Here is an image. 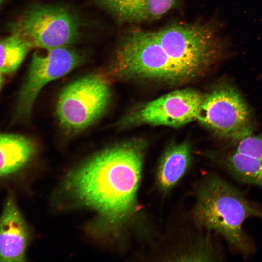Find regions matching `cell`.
Listing matches in <instances>:
<instances>
[{
	"instance_id": "12",
	"label": "cell",
	"mask_w": 262,
	"mask_h": 262,
	"mask_svg": "<svg viewBox=\"0 0 262 262\" xmlns=\"http://www.w3.org/2000/svg\"><path fill=\"white\" fill-rule=\"evenodd\" d=\"M190 148L186 143L169 147L162 156L157 171V184L164 192L170 190L180 180L189 166Z\"/></svg>"
},
{
	"instance_id": "10",
	"label": "cell",
	"mask_w": 262,
	"mask_h": 262,
	"mask_svg": "<svg viewBox=\"0 0 262 262\" xmlns=\"http://www.w3.org/2000/svg\"><path fill=\"white\" fill-rule=\"evenodd\" d=\"M117 21L139 23L158 19L174 8L180 0H93Z\"/></svg>"
},
{
	"instance_id": "13",
	"label": "cell",
	"mask_w": 262,
	"mask_h": 262,
	"mask_svg": "<svg viewBox=\"0 0 262 262\" xmlns=\"http://www.w3.org/2000/svg\"><path fill=\"white\" fill-rule=\"evenodd\" d=\"M219 162L223 169L239 182L262 189V160L232 150L224 155Z\"/></svg>"
},
{
	"instance_id": "11",
	"label": "cell",
	"mask_w": 262,
	"mask_h": 262,
	"mask_svg": "<svg viewBox=\"0 0 262 262\" xmlns=\"http://www.w3.org/2000/svg\"><path fill=\"white\" fill-rule=\"evenodd\" d=\"M34 151L33 141L24 136L0 134V178L10 177L20 171Z\"/></svg>"
},
{
	"instance_id": "6",
	"label": "cell",
	"mask_w": 262,
	"mask_h": 262,
	"mask_svg": "<svg viewBox=\"0 0 262 262\" xmlns=\"http://www.w3.org/2000/svg\"><path fill=\"white\" fill-rule=\"evenodd\" d=\"M251 118L239 91L222 83L204 96L197 119L219 136L238 141L252 134Z\"/></svg>"
},
{
	"instance_id": "9",
	"label": "cell",
	"mask_w": 262,
	"mask_h": 262,
	"mask_svg": "<svg viewBox=\"0 0 262 262\" xmlns=\"http://www.w3.org/2000/svg\"><path fill=\"white\" fill-rule=\"evenodd\" d=\"M28 228L14 196H7L0 216V262H24Z\"/></svg>"
},
{
	"instance_id": "2",
	"label": "cell",
	"mask_w": 262,
	"mask_h": 262,
	"mask_svg": "<svg viewBox=\"0 0 262 262\" xmlns=\"http://www.w3.org/2000/svg\"><path fill=\"white\" fill-rule=\"evenodd\" d=\"M193 214L199 227L221 236L231 250L244 258L253 253L243 224L249 217L262 220V211L234 186L218 177H207L198 188Z\"/></svg>"
},
{
	"instance_id": "4",
	"label": "cell",
	"mask_w": 262,
	"mask_h": 262,
	"mask_svg": "<svg viewBox=\"0 0 262 262\" xmlns=\"http://www.w3.org/2000/svg\"><path fill=\"white\" fill-rule=\"evenodd\" d=\"M111 97L110 79L104 73L83 76L66 86L56 103V115L66 131L79 132L105 112Z\"/></svg>"
},
{
	"instance_id": "14",
	"label": "cell",
	"mask_w": 262,
	"mask_h": 262,
	"mask_svg": "<svg viewBox=\"0 0 262 262\" xmlns=\"http://www.w3.org/2000/svg\"><path fill=\"white\" fill-rule=\"evenodd\" d=\"M31 49L29 44L15 32L0 40V73L9 74L16 71Z\"/></svg>"
},
{
	"instance_id": "5",
	"label": "cell",
	"mask_w": 262,
	"mask_h": 262,
	"mask_svg": "<svg viewBox=\"0 0 262 262\" xmlns=\"http://www.w3.org/2000/svg\"><path fill=\"white\" fill-rule=\"evenodd\" d=\"M78 18L64 6L40 4L26 10L14 24L12 32L22 37L32 48L70 47L78 39Z\"/></svg>"
},
{
	"instance_id": "17",
	"label": "cell",
	"mask_w": 262,
	"mask_h": 262,
	"mask_svg": "<svg viewBox=\"0 0 262 262\" xmlns=\"http://www.w3.org/2000/svg\"><path fill=\"white\" fill-rule=\"evenodd\" d=\"M6 0H0V5L3 2H5Z\"/></svg>"
},
{
	"instance_id": "15",
	"label": "cell",
	"mask_w": 262,
	"mask_h": 262,
	"mask_svg": "<svg viewBox=\"0 0 262 262\" xmlns=\"http://www.w3.org/2000/svg\"><path fill=\"white\" fill-rule=\"evenodd\" d=\"M233 151L250 157L262 160V133L247 136L237 142Z\"/></svg>"
},
{
	"instance_id": "7",
	"label": "cell",
	"mask_w": 262,
	"mask_h": 262,
	"mask_svg": "<svg viewBox=\"0 0 262 262\" xmlns=\"http://www.w3.org/2000/svg\"><path fill=\"white\" fill-rule=\"evenodd\" d=\"M84 60L83 56L71 47L38 49L33 55L19 92L18 115L22 117L28 116L43 87L79 67Z\"/></svg>"
},
{
	"instance_id": "1",
	"label": "cell",
	"mask_w": 262,
	"mask_h": 262,
	"mask_svg": "<svg viewBox=\"0 0 262 262\" xmlns=\"http://www.w3.org/2000/svg\"><path fill=\"white\" fill-rule=\"evenodd\" d=\"M143 146L137 141L119 143L88 160L69 179L77 197L112 222L129 218L135 209Z\"/></svg>"
},
{
	"instance_id": "8",
	"label": "cell",
	"mask_w": 262,
	"mask_h": 262,
	"mask_svg": "<svg viewBox=\"0 0 262 262\" xmlns=\"http://www.w3.org/2000/svg\"><path fill=\"white\" fill-rule=\"evenodd\" d=\"M203 97L192 89L172 92L134 109L119 121L118 126L183 125L197 119Z\"/></svg>"
},
{
	"instance_id": "3",
	"label": "cell",
	"mask_w": 262,
	"mask_h": 262,
	"mask_svg": "<svg viewBox=\"0 0 262 262\" xmlns=\"http://www.w3.org/2000/svg\"><path fill=\"white\" fill-rule=\"evenodd\" d=\"M115 80H146L181 83L193 80L166 55L153 31L131 30L119 41L104 72Z\"/></svg>"
},
{
	"instance_id": "16",
	"label": "cell",
	"mask_w": 262,
	"mask_h": 262,
	"mask_svg": "<svg viewBox=\"0 0 262 262\" xmlns=\"http://www.w3.org/2000/svg\"><path fill=\"white\" fill-rule=\"evenodd\" d=\"M3 76L2 75V74L0 73V89L1 87L2 84L3 83Z\"/></svg>"
}]
</instances>
